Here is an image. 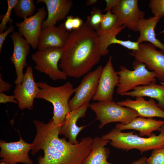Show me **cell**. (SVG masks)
Returning <instances> with one entry per match:
<instances>
[{"mask_svg": "<svg viewBox=\"0 0 164 164\" xmlns=\"http://www.w3.org/2000/svg\"><path fill=\"white\" fill-rule=\"evenodd\" d=\"M147 158L143 156L138 159L135 160L131 164H147Z\"/></svg>", "mask_w": 164, "mask_h": 164, "instance_id": "obj_37", "label": "cell"}, {"mask_svg": "<svg viewBox=\"0 0 164 164\" xmlns=\"http://www.w3.org/2000/svg\"><path fill=\"white\" fill-rule=\"evenodd\" d=\"M106 7L104 11L107 12L111 11V9L117 5L118 4L120 0H105Z\"/></svg>", "mask_w": 164, "mask_h": 164, "instance_id": "obj_34", "label": "cell"}, {"mask_svg": "<svg viewBox=\"0 0 164 164\" xmlns=\"http://www.w3.org/2000/svg\"><path fill=\"white\" fill-rule=\"evenodd\" d=\"M10 37L13 43L14 49L10 60L15 66L17 78L14 83L17 85L21 84L23 80V70L27 65L26 58L29 52L30 45L18 32L12 33Z\"/></svg>", "mask_w": 164, "mask_h": 164, "instance_id": "obj_15", "label": "cell"}, {"mask_svg": "<svg viewBox=\"0 0 164 164\" xmlns=\"http://www.w3.org/2000/svg\"><path fill=\"white\" fill-rule=\"evenodd\" d=\"M103 15L100 9L94 7L90 15L87 17L84 23L97 32L100 29Z\"/></svg>", "mask_w": 164, "mask_h": 164, "instance_id": "obj_26", "label": "cell"}, {"mask_svg": "<svg viewBox=\"0 0 164 164\" xmlns=\"http://www.w3.org/2000/svg\"><path fill=\"white\" fill-rule=\"evenodd\" d=\"M136 98L135 100L127 98L117 103L135 110L138 113L139 117L151 118L157 117L164 118V111L158 106L153 99L151 98L147 101L143 97Z\"/></svg>", "mask_w": 164, "mask_h": 164, "instance_id": "obj_20", "label": "cell"}, {"mask_svg": "<svg viewBox=\"0 0 164 164\" xmlns=\"http://www.w3.org/2000/svg\"><path fill=\"white\" fill-rule=\"evenodd\" d=\"M103 68L101 66H99L88 73L83 77L80 84L74 89L75 94L69 102L70 111L89 103L97 92Z\"/></svg>", "mask_w": 164, "mask_h": 164, "instance_id": "obj_8", "label": "cell"}, {"mask_svg": "<svg viewBox=\"0 0 164 164\" xmlns=\"http://www.w3.org/2000/svg\"><path fill=\"white\" fill-rule=\"evenodd\" d=\"M117 20L115 14L112 13L111 11L107 12L103 15L99 30L105 31L111 29L116 25Z\"/></svg>", "mask_w": 164, "mask_h": 164, "instance_id": "obj_27", "label": "cell"}, {"mask_svg": "<svg viewBox=\"0 0 164 164\" xmlns=\"http://www.w3.org/2000/svg\"><path fill=\"white\" fill-rule=\"evenodd\" d=\"M98 1L97 0H87L86 1V5L89 6L96 3Z\"/></svg>", "mask_w": 164, "mask_h": 164, "instance_id": "obj_38", "label": "cell"}, {"mask_svg": "<svg viewBox=\"0 0 164 164\" xmlns=\"http://www.w3.org/2000/svg\"><path fill=\"white\" fill-rule=\"evenodd\" d=\"M36 9L33 0H18L13 10L17 17L24 20L34 15Z\"/></svg>", "mask_w": 164, "mask_h": 164, "instance_id": "obj_25", "label": "cell"}, {"mask_svg": "<svg viewBox=\"0 0 164 164\" xmlns=\"http://www.w3.org/2000/svg\"><path fill=\"white\" fill-rule=\"evenodd\" d=\"M70 33L66 29L64 23L42 28L39 37V50L50 47L63 48L65 46Z\"/></svg>", "mask_w": 164, "mask_h": 164, "instance_id": "obj_16", "label": "cell"}, {"mask_svg": "<svg viewBox=\"0 0 164 164\" xmlns=\"http://www.w3.org/2000/svg\"><path fill=\"white\" fill-rule=\"evenodd\" d=\"M110 142V140L101 137L97 136L93 138L91 151L82 164H113L107 161L111 151L105 147Z\"/></svg>", "mask_w": 164, "mask_h": 164, "instance_id": "obj_24", "label": "cell"}, {"mask_svg": "<svg viewBox=\"0 0 164 164\" xmlns=\"http://www.w3.org/2000/svg\"><path fill=\"white\" fill-rule=\"evenodd\" d=\"M147 164H164V147L152 149Z\"/></svg>", "mask_w": 164, "mask_h": 164, "instance_id": "obj_30", "label": "cell"}, {"mask_svg": "<svg viewBox=\"0 0 164 164\" xmlns=\"http://www.w3.org/2000/svg\"><path fill=\"white\" fill-rule=\"evenodd\" d=\"M89 104V103L85 104L77 109L71 111L66 116L61 127L59 134L67 138L68 141L72 144H75L79 142L80 141L77 139L78 135L87 126H78L77 123L79 119L85 116Z\"/></svg>", "mask_w": 164, "mask_h": 164, "instance_id": "obj_18", "label": "cell"}, {"mask_svg": "<svg viewBox=\"0 0 164 164\" xmlns=\"http://www.w3.org/2000/svg\"><path fill=\"white\" fill-rule=\"evenodd\" d=\"M39 89L34 80L32 67L28 66L24 74L22 83L16 85L13 93L21 110L33 108L34 100Z\"/></svg>", "mask_w": 164, "mask_h": 164, "instance_id": "obj_12", "label": "cell"}, {"mask_svg": "<svg viewBox=\"0 0 164 164\" xmlns=\"http://www.w3.org/2000/svg\"><path fill=\"white\" fill-rule=\"evenodd\" d=\"M15 29L14 26L12 24L2 33L0 34V53H1L3 43L7 36L10 33H13Z\"/></svg>", "mask_w": 164, "mask_h": 164, "instance_id": "obj_31", "label": "cell"}, {"mask_svg": "<svg viewBox=\"0 0 164 164\" xmlns=\"http://www.w3.org/2000/svg\"><path fill=\"white\" fill-rule=\"evenodd\" d=\"M163 125L164 121L138 117L126 124L118 123L115 128L120 131L127 129L135 130L139 132V135L140 136H147L149 137L153 131L160 132Z\"/></svg>", "mask_w": 164, "mask_h": 164, "instance_id": "obj_21", "label": "cell"}, {"mask_svg": "<svg viewBox=\"0 0 164 164\" xmlns=\"http://www.w3.org/2000/svg\"><path fill=\"white\" fill-rule=\"evenodd\" d=\"M39 87L36 98L44 99L51 103L53 108L52 118L54 124L61 126L67 115L70 111L69 102L74 93V89L70 82L58 87H53L46 82H37Z\"/></svg>", "mask_w": 164, "mask_h": 164, "instance_id": "obj_4", "label": "cell"}, {"mask_svg": "<svg viewBox=\"0 0 164 164\" xmlns=\"http://www.w3.org/2000/svg\"><path fill=\"white\" fill-rule=\"evenodd\" d=\"M149 7L153 16L164 18V0H150Z\"/></svg>", "mask_w": 164, "mask_h": 164, "instance_id": "obj_29", "label": "cell"}, {"mask_svg": "<svg viewBox=\"0 0 164 164\" xmlns=\"http://www.w3.org/2000/svg\"><path fill=\"white\" fill-rule=\"evenodd\" d=\"M89 107L95 113L96 120L100 122V129L110 123L119 122L126 124L139 117L135 110L113 101L93 102L90 104Z\"/></svg>", "mask_w": 164, "mask_h": 164, "instance_id": "obj_5", "label": "cell"}, {"mask_svg": "<svg viewBox=\"0 0 164 164\" xmlns=\"http://www.w3.org/2000/svg\"><path fill=\"white\" fill-rule=\"evenodd\" d=\"M125 27V26L118 27L115 25L108 30H99L97 32L99 52L101 56H105L109 53L108 48L110 45L113 44H119L132 51L138 49L139 43L137 42L123 40L117 38V35Z\"/></svg>", "mask_w": 164, "mask_h": 164, "instance_id": "obj_17", "label": "cell"}, {"mask_svg": "<svg viewBox=\"0 0 164 164\" xmlns=\"http://www.w3.org/2000/svg\"><path fill=\"white\" fill-rule=\"evenodd\" d=\"M72 24L73 30L79 29L84 24L83 20L77 16L73 18Z\"/></svg>", "mask_w": 164, "mask_h": 164, "instance_id": "obj_35", "label": "cell"}, {"mask_svg": "<svg viewBox=\"0 0 164 164\" xmlns=\"http://www.w3.org/2000/svg\"><path fill=\"white\" fill-rule=\"evenodd\" d=\"M47 15V11L43 7L39 8L38 12L34 15L15 24L18 28L19 32L34 49L38 47L42 24Z\"/></svg>", "mask_w": 164, "mask_h": 164, "instance_id": "obj_14", "label": "cell"}, {"mask_svg": "<svg viewBox=\"0 0 164 164\" xmlns=\"http://www.w3.org/2000/svg\"><path fill=\"white\" fill-rule=\"evenodd\" d=\"M151 43L139 44L137 50H132L129 54L135 60L144 64L147 68L155 72L157 78L164 83V51L157 50Z\"/></svg>", "mask_w": 164, "mask_h": 164, "instance_id": "obj_9", "label": "cell"}, {"mask_svg": "<svg viewBox=\"0 0 164 164\" xmlns=\"http://www.w3.org/2000/svg\"><path fill=\"white\" fill-rule=\"evenodd\" d=\"M62 50L63 48L56 47L38 50L32 55V60L36 64L35 69L45 73L53 80H66L67 76L59 70L58 66Z\"/></svg>", "mask_w": 164, "mask_h": 164, "instance_id": "obj_7", "label": "cell"}, {"mask_svg": "<svg viewBox=\"0 0 164 164\" xmlns=\"http://www.w3.org/2000/svg\"><path fill=\"white\" fill-rule=\"evenodd\" d=\"M0 164H7L3 162H1Z\"/></svg>", "mask_w": 164, "mask_h": 164, "instance_id": "obj_39", "label": "cell"}, {"mask_svg": "<svg viewBox=\"0 0 164 164\" xmlns=\"http://www.w3.org/2000/svg\"><path fill=\"white\" fill-rule=\"evenodd\" d=\"M10 83L3 80L2 79V74H0V93L9 91L12 87Z\"/></svg>", "mask_w": 164, "mask_h": 164, "instance_id": "obj_33", "label": "cell"}, {"mask_svg": "<svg viewBox=\"0 0 164 164\" xmlns=\"http://www.w3.org/2000/svg\"><path fill=\"white\" fill-rule=\"evenodd\" d=\"M111 11L117 16L116 25L125 26L134 32H138V22L145 15L144 12L139 9L137 0H120L118 5Z\"/></svg>", "mask_w": 164, "mask_h": 164, "instance_id": "obj_11", "label": "cell"}, {"mask_svg": "<svg viewBox=\"0 0 164 164\" xmlns=\"http://www.w3.org/2000/svg\"><path fill=\"white\" fill-rule=\"evenodd\" d=\"M159 135L154 133L148 138L140 137L135 131L123 132L115 127L101 137L110 141V145L116 149L126 151L136 149L141 154L154 149L164 147V125H162Z\"/></svg>", "mask_w": 164, "mask_h": 164, "instance_id": "obj_3", "label": "cell"}, {"mask_svg": "<svg viewBox=\"0 0 164 164\" xmlns=\"http://www.w3.org/2000/svg\"><path fill=\"white\" fill-rule=\"evenodd\" d=\"M18 0H7L8 8L5 15L2 18V21L0 24V34L4 32L7 29L6 25L9 22L10 25L13 22L11 18L12 11L16 4Z\"/></svg>", "mask_w": 164, "mask_h": 164, "instance_id": "obj_28", "label": "cell"}, {"mask_svg": "<svg viewBox=\"0 0 164 164\" xmlns=\"http://www.w3.org/2000/svg\"><path fill=\"white\" fill-rule=\"evenodd\" d=\"M112 60V56H110L103 67L97 92L92 99L94 101H112L114 88L118 84L119 78L113 67Z\"/></svg>", "mask_w": 164, "mask_h": 164, "instance_id": "obj_13", "label": "cell"}, {"mask_svg": "<svg viewBox=\"0 0 164 164\" xmlns=\"http://www.w3.org/2000/svg\"><path fill=\"white\" fill-rule=\"evenodd\" d=\"M156 82L146 85L138 86L131 91L122 94L121 96H128L132 97H148L155 99L157 101L158 106L164 111V83L160 82L161 84H157Z\"/></svg>", "mask_w": 164, "mask_h": 164, "instance_id": "obj_23", "label": "cell"}, {"mask_svg": "<svg viewBox=\"0 0 164 164\" xmlns=\"http://www.w3.org/2000/svg\"><path fill=\"white\" fill-rule=\"evenodd\" d=\"M15 95H8L5 94L0 93V103H6L7 102H12L15 104H17L18 101L15 100Z\"/></svg>", "mask_w": 164, "mask_h": 164, "instance_id": "obj_32", "label": "cell"}, {"mask_svg": "<svg viewBox=\"0 0 164 164\" xmlns=\"http://www.w3.org/2000/svg\"><path fill=\"white\" fill-rule=\"evenodd\" d=\"M20 139L15 142L0 141V161L7 164H33V162L29 155L33 145L25 142L20 135Z\"/></svg>", "mask_w": 164, "mask_h": 164, "instance_id": "obj_10", "label": "cell"}, {"mask_svg": "<svg viewBox=\"0 0 164 164\" xmlns=\"http://www.w3.org/2000/svg\"><path fill=\"white\" fill-rule=\"evenodd\" d=\"M97 32L84 23L70 33L59 67L67 76L78 78L90 72L100 61Z\"/></svg>", "mask_w": 164, "mask_h": 164, "instance_id": "obj_2", "label": "cell"}, {"mask_svg": "<svg viewBox=\"0 0 164 164\" xmlns=\"http://www.w3.org/2000/svg\"><path fill=\"white\" fill-rule=\"evenodd\" d=\"M73 17L72 15H69L67 17V19L64 23V26L67 31H71L73 29L72 21Z\"/></svg>", "mask_w": 164, "mask_h": 164, "instance_id": "obj_36", "label": "cell"}, {"mask_svg": "<svg viewBox=\"0 0 164 164\" xmlns=\"http://www.w3.org/2000/svg\"><path fill=\"white\" fill-rule=\"evenodd\" d=\"M36 133L32 143L31 153L34 155L40 150L43 156L37 158V164H82L90 152L93 138H83L79 142L73 144L65 138L59 137L61 126L55 125L52 118L46 123L33 120Z\"/></svg>", "mask_w": 164, "mask_h": 164, "instance_id": "obj_1", "label": "cell"}, {"mask_svg": "<svg viewBox=\"0 0 164 164\" xmlns=\"http://www.w3.org/2000/svg\"><path fill=\"white\" fill-rule=\"evenodd\" d=\"M161 18L157 16L150 17L148 19L143 18L138 22V31L139 36L137 41L139 44L147 42L164 51V44L156 37L155 29Z\"/></svg>", "mask_w": 164, "mask_h": 164, "instance_id": "obj_22", "label": "cell"}, {"mask_svg": "<svg viewBox=\"0 0 164 164\" xmlns=\"http://www.w3.org/2000/svg\"><path fill=\"white\" fill-rule=\"evenodd\" d=\"M46 5L48 16L43 22L42 28L55 26L57 22L63 20L68 14L73 5L71 0H37L36 3Z\"/></svg>", "mask_w": 164, "mask_h": 164, "instance_id": "obj_19", "label": "cell"}, {"mask_svg": "<svg viewBox=\"0 0 164 164\" xmlns=\"http://www.w3.org/2000/svg\"><path fill=\"white\" fill-rule=\"evenodd\" d=\"M132 67L133 70L124 66L119 67L120 70L117 72L119 78L117 94L121 95L140 85H146L156 81L157 73L154 71H149L144 64L135 60L133 63Z\"/></svg>", "mask_w": 164, "mask_h": 164, "instance_id": "obj_6", "label": "cell"}]
</instances>
